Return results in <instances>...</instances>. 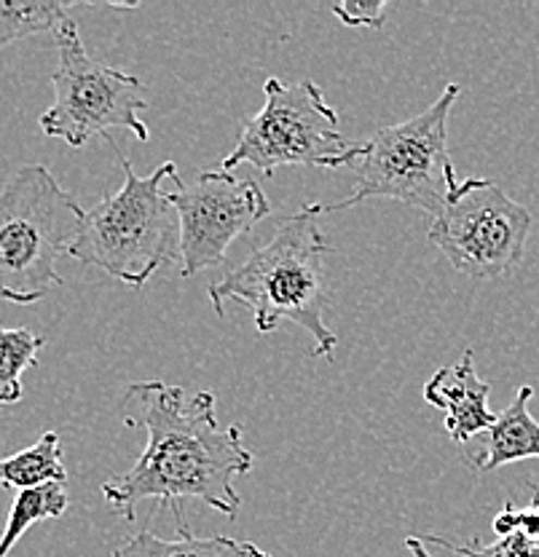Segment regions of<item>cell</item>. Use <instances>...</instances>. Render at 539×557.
<instances>
[{"label":"cell","mask_w":539,"mask_h":557,"mask_svg":"<svg viewBox=\"0 0 539 557\" xmlns=\"http://www.w3.org/2000/svg\"><path fill=\"white\" fill-rule=\"evenodd\" d=\"M121 421L143 429L148 443L130 472L102 483V496L124 520H135L143 502L175 507L183 518V498H199L216 512L234 520L242 509L234 480L250 474L253 453L245 448L240 423L220 426L216 394H185L164 381H135L121 394Z\"/></svg>","instance_id":"6da1fadb"},{"label":"cell","mask_w":539,"mask_h":557,"mask_svg":"<svg viewBox=\"0 0 539 557\" xmlns=\"http://www.w3.org/2000/svg\"><path fill=\"white\" fill-rule=\"evenodd\" d=\"M320 205H306L277 223V234L253 249L240 265L207 287L212 309L225 317V300L253 313L258 333H271L282 322L298 324L311 335L315 357H333L339 335L324 324L328 278L324 255L330 244L320 228Z\"/></svg>","instance_id":"7a4b0ae2"},{"label":"cell","mask_w":539,"mask_h":557,"mask_svg":"<svg viewBox=\"0 0 539 557\" xmlns=\"http://www.w3.org/2000/svg\"><path fill=\"white\" fill-rule=\"evenodd\" d=\"M124 166V185L106 194L100 205L84 209L71 258L106 271L130 287H143L164 265L180 263V218L161 190L167 177H177L175 161H164L150 174L135 172L115 143L106 137Z\"/></svg>","instance_id":"3957f363"},{"label":"cell","mask_w":539,"mask_h":557,"mask_svg":"<svg viewBox=\"0 0 539 557\" xmlns=\"http://www.w3.org/2000/svg\"><path fill=\"white\" fill-rule=\"evenodd\" d=\"M460 95L462 86L449 84L419 115L381 126L363 139V153L352 166L355 190L335 205H320V212L330 214L370 199H392L438 218L462 185L449 156V119Z\"/></svg>","instance_id":"277c9868"},{"label":"cell","mask_w":539,"mask_h":557,"mask_svg":"<svg viewBox=\"0 0 539 557\" xmlns=\"http://www.w3.org/2000/svg\"><path fill=\"white\" fill-rule=\"evenodd\" d=\"M84 209L49 166L27 164L0 188V298L30 306L60 287L57 260L71 252Z\"/></svg>","instance_id":"5b68a950"},{"label":"cell","mask_w":539,"mask_h":557,"mask_svg":"<svg viewBox=\"0 0 539 557\" xmlns=\"http://www.w3.org/2000/svg\"><path fill=\"white\" fill-rule=\"evenodd\" d=\"M264 95V108L250 119H242L240 139L220 161V170L231 172L250 164L266 177H274L282 166L341 170L357 164L363 143L341 135L339 113L324 102L315 81L285 84L266 78Z\"/></svg>","instance_id":"8992f818"},{"label":"cell","mask_w":539,"mask_h":557,"mask_svg":"<svg viewBox=\"0 0 539 557\" xmlns=\"http://www.w3.org/2000/svg\"><path fill=\"white\" fill-rule=\"evenodd\" d=\"M54 40L60 49V65L51 75L54 102L40 115V132L65 139L73 150L84 148L91 137H110V129H126L148 143V124L137 115L148 108L143 81L95 60L73 20L54 33Z\"/></svg>","instance_id":"52a82bcc"},{"label":"cell","mask_w":539,"mask_h":557,"mask_svg":"<svg viewBox=\"0 0 539 557\" xmlns=\"http://www.w3.org/2000/svg\"><path fill=\"white\" fill-rule=\"evenodd\" d=\"M529 231V209L491 180L469 177L432 218L427 236L460 274L491 282L518 269Z\"/></svg>","instance_id":"ba28073f"},{"label":"cell","mask_w":539,"mask_h":557,"mask_svg":"<svg viewBox=\"0 0 539 557\" xmlns=\"http://www.w3.org/2000/svg\"><path fill=\"white\" fill-rule=\"evenodd\" d=\"M170 201L180 218L183 278L223 263L231 244L271 214V201L255 180H240L220 166L199 172L191 185L175 177Z\"/></svg>","instance_id":"9c48e42d"},{"label":"cell","mask_w":539,"mask_h":557,"mask_svg":"<svg viewBox=\"0 0 539 557\" xmlns=\"http://www.w3.org/2000/svg\"><path fill=\"white\" fill-rule=\"evenodd\" d=\"M425 399L445 413V432L454 443H467L497 423L489 408V383L475 370V354H462L460 362L445 364L425 383Z\"/></svg>","instance_id":"30bf717a"},{"label":"cell","mask_w":539,"mask_h":557,"mask_svg":"<svg viewBox=\"0 0 539 557\" xmlns=\"http://www.w3.org/2000/svg\"><path fill=\"white\" fill-rule=\"evenodd\" d=\"M535 388L520 386L513 403L502 410L491 432L486 434V445L475 458L478 472H497L513 461L539 458V421L529 413V403Z\"/></svg>","instance_id":"8fae6325"},{"label":"cell","mask_w":539,"mask_h":557,"mask_svg":"<svg viewBox=\"0 0 539 557\" xmlns=\"http://www.w3.org/2000/svg\"><path fill=\"white\" fill-rule=\"evenodd\" d=\"M526 509L504 504L494 518V544H454L443 536H425V544H438L456 557H539V487Z\"/></svg>","instance_id":"7c38bea8"},{"label":"cell","mask_w":539,"mask_h":557,"mask_svg":"<svg viewBox=\"0 0 539 557\" xmlns=\"http://www.w3.org/2000/svg\"><path fill=\"white\" fill-rule=\"evenodd\" d=\"M177 539H161L150 531H140L115 547L113 557H271L258 544L231 536H194L185 522H177Z\"/></svg>","instance_id":"4fadbf2b"},{"label":"cell","mask_w":539,"mask_h":557,"mask_svg":"<svg viewBox=\"0 0 539 557\" xmlns=\"http://www.w3.org/2000/svg\"><path fill=\"white\" fill-rule=\"evenodd\" d=\"M49 483H68L62 443L57 432H44L25 450L0 458V487H11L20 493Z\"/></svg>","instance_id":"5bb4252c"},{"label":"cell","mask_w":539,"mask_h":557,"mask_svg":"<svg viewBox=\"0 0 539 557\" xmlns=\"http://www.w3.org/2000/svg\"><path fill=\"white\" fill-rule=\"evenodd\" d=\"M71 507V496H68L65 483H49L33 487V491L14 493L11 502L5 528L0 533V557H9L14 544L30 531L40 520H57L68 512Z\"/></svg>","instance_id":"9a60e30c"},{"label":"cell","mask_w":539,"mask_h":557,"mask_svg":"<svg viewBox=\"0 0 539 557\" xmlns=\"http://www.w3.org/2000/svg\"><path fill=\"white\" fill-rule=\"evenodd\" d=\"M73 0H0V49L38 33H57L71 16Z\"/></svg>","instance_id":"2e32d148"},{"label":"cell","mask_w":539,"mask_h":557,"mask_svg":"<svg viewBox=\"0 0 539 557\" xmlns=\"http://www.w3.org/2000/svg\"><path fill=\"white\" fill-rule=\"evenodd\" d=\"M44 335L27 327H0V405H16L25 397L22 375L36 368Z\"/></svg>","instance_id":"e0dca14e"},{"label":"cell","mask_w":539,"mask_h":557,"mask_svg":"<svg viewBox=\"0 0 539 557\" xmlns=\"http://www.w3.org/2000/svg\"><path fill=\"white\" fill-rule=\"evenodd\" d=\"M341 25L346 27H370V30H381L387 14V0H344V3L330 5Z\"/></svg>","instance_id":"ac0fdd59"},{"label":"cell","mask_w":539,"mask_h":557,"mask_svg":"<svg viewBox=\"0 0 539 557\" xmlns=\"http://www.w3.org/2000/svg\"><path fill=\"white\" fill-rule=\"evenodd\" d=\"M405 547L411 549V555H414V557H434L430 553V547L421 542V536H408V539H405Z\"/></svg>","instance_id":"d6986e66"}]
</instances>
